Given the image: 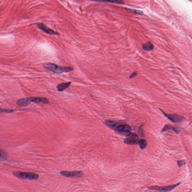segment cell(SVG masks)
Returning <instances> with one entry per match:
<instances>
[{
	"mask_svg": "<svg viewBox=\"0 0 192 192\" xmlns=\"http://www.w3.org/2000/svg\"><path fill=\"white\" fill-rule=\"evenodd\" d=\"M45 69L52 71L57 74H60L64 73H68L73 71V69L71 67H60L53 63H47L44 65Z\"/></svg>",
	"mask_w": 192,
	"mask_h": 192,
	"instance_id": "obj_1",
	"label": "cell"
},
{
	"mask_svg": "<svg viewBox=\"0 0 192 192\" xmlns=\"http://www.w3.org/2000/svg\"><path fill=\"white\" fill-rule=\"evenodd\" d=\"M124 140V143L126 144L132 145H136L138 144L139 137L136 133H131Z\"/></svg>",
	"mask_w": 192,
	"mask_h": 192,
	"instance_id": "obj_4",
	"label": "cell"
},
{
	"mask_svg": "<svg viewBox=\"0 0 192 192\" xmlns=\"http://www.w3.org/2000/svg\"><path fill=\"white\" fill-rule=\"evenodd\" d=\"M13 110L11 109H5L0 108V113H11Z\"/></svg>",
	"mask_w": 192,
	"mask_h": 192,
	"instance_id": "obj_18",
	"label": "cell"
},
{
	"mask_svg": "<svg viewBox=\"0 0 192 192\" xmlns=\"http://www.w3.org/2000/svg\"><path fill=\"white\" fill-rule=\"evenodd\" d=\"M7 158L6 154L2 149H0V159H5Z\"/></svg>",
	"mask_w": 192,
	"mask_h": 192,
	"instance_id": "obj_16",
	"label": "cell"
},
{
	"mask_svg": "<svg viewBox=\"0 0 192 192\" xmlns=\"http://www.w3.org/2000/svg\"><path fill=\"white\" fill-rule=\"evenodd\" d=\"M128 10L136 14H142L143 13V12L139 11V10L131 9H128Z\"/></svg>",
	"mask_w": 192,
	"mask_h": 192,
	"instance_id": "obj_17",
	"label": "cell"
},
{
	"mask_svg": "<svg viewBox=\"0 0 192 192\" xmlns=\"http://www.w3.org/2000/svg\"><path fill=\"white\" fill-rule=\"evenodd\" d=\"M137 73L136 72H134V73H133L131 75V76H130V78H133L134 77H136V76H137Z\"/></svg>",
	"mask_w": 192,
	"mask_h": 192,
	"instance_id": "obj_21",
	"label": "cell"
},
{
	"mask_svg": "<svg viewBox=\"0 0 192 192\" xmlns=\"http://www.w3.org/2000/svg\"><path fill=\"white\" fill-rule=\"evenodd\" d=\"M14 174L15 176L21 179L35 180L39 178V174L33 172H15Z\"/></svg>",
	"mask_w": 192,
	"mask_h": 192,
	"instance_id": "obj_2",
	"label": "cell"
},
{
	"mask_svg": "<svg viewBox=\"0 0 192 192\" xmlns=\"http://www.w3.org/2000/svg\"><path fill=\"white\" fill-rule=\"evenodd\" d=\"M173 130L175 132V133H178L179 132L178 130L175 128V127H173L172 126L170 125H165V127L163 128L162 129V132H163L166 131H168V130Z\"/></svg>",
	"mask_w": 192,
	"mask_h": 192,
	"instance_id": "obj_14",
	"label": "cell"
},
{
	"mask_svg": "<svg viewBox=\"0 0 192 192\" xmlns=\"http://www.w3.org/2000/svg\"><path fill=\"white\" fill-rule=\"evenodd\" d=\"M105 2H111L112 3L119 4H123L124 3V2H123L122 1H105Z\"/></svg>",
	"mask_w": 192,
	"mask_h": 192,
	"instance_id": "obj_19",
	"label": "cell"
},
{
	"mask_svg": "<svg viewBox=\"0 0 192 192\" xmlns=\"http://www.w3.org/2000/svg\"><path fill=\"white\" fill-rule=\"evenodd\" d=\"M143 49L147 51H151L153 49L154 46L153 44L150 42H148L143 44L142 46Z\"/></svg>",
	"mask_w": 192,
	"mask_h": 192,
	"instance_id": "obj_13",
	"label": "cell"
},
{
	"mask_svg": "<svg viewBox=\"0 0 192 192\" xmlns=\"http://www.w3.org/2000/svg\"><path fill=\"white\" fill-rule=\"evenodd\" d=\"M138 143L140 148L142 149H145L147 146V142L145 139H140Z\"/></svg>",
	"mask_w": 192,
	"mask_h": 192,
	"instance_id": "obj_15",
	"label": "cell"
},
{
	"mask_svg": "<svg viewBox=\"0 0 192 192\" xmlns=\"http://www.w3.org/2000/svg\"><path fill=\"white\" fill-rule=\"evenodd\" d=\"M31 103L29 98H21L17 101L16 103L17 105L20 107L27 106Z\"/></svg>",
	"mask_w": 192,
	"mask_h": 192,
	"instance_id": "obj_11",
	"label": "cell"
},
{
	"mask_svg": "<svg viewBox=\"0 0 192 192\" xmlns=\"http://www.w3.org/2000/svg\"><path fill=\"white\" fill-rule=\"evenodd\" d=\"M29 98L31 102H36V103H41L44 104H47L49 102V99L46 98L31 97Z\"/></svg>",
	"mask_w": 192,
	"mask_h": 192,
	"instance_id": "obj_9",
	"label": "cell"
},
{
	"mask_svg": "<svg viewBox=\"0 0 192 192\" xmlns=\"http://www.w3.org/2000/svg\"><path fill=\"white\" fill-rule=\"evenodd\" d=\"M163 113L164 115L166 118H168L170 121L174 123L181 122L184 119V118L181 115H177V114H166L162 110H160Z\"/></svg>",
	"mask_w": 192,
	"mask_h": 192,
	"instance_id": "obj_6",
	"label": "cell"
},
{
	"mask_svg": "<svg viewBox=\"0 0 192 192\" xmlns=\"http://www.w3.org/2000/svg\"><path fill=\"white\" fill-rule=\"evenodd\" d=\"M114 130L120 135L127 137L131 133V128L128 125L120 124L117 126Z\"/></svg>",
	"mask_w": 192,
	"mask_h": 192,
	"instance_id": "obj_3",
	"label": "cell"
},
{
	"mask_svg": "<svg viewBox=\"0 0 192 192\" xmlns=\"http://www.w3.org/2000/svg\"><path fill=\"white\" fill-rule=\"evenodd\" d=\"M71 82H69L67 83H61L58 85L57 86V89L59 92H63L65 89L68 88L71 85Z\"/></svg>",
	"mask_w": 192,
	"mask_h": 192,
	"instance_id": "obj_12",
	"label": "cell"
},
{
	"mask_svg": "<svg viewBox=\"0 0 192 192\" xmlns=\"http://www.w3.org/2000/svg\"><path fill=\"white\" fill-rule=\"evenodd\" d=\"M180 184V183H179L178 184L173 185L165 186V187H162L153 186L149 187L148 188L150 189V190H156L163 192H168L171 191L173 189L177 187V186L179 185Z\"/></svg>",
	"mask_w": 192,
	"mask_h": 192,
	"instance_id": "obj_7",
	"label": "cell"
},
{
	"mask_svg": "<svg viewBox=\"0 0 192 192\" xmlns=\"http://www.w3.org/2000/svg\"><path fill=\"white\" fill-rule=\"evenodd\" d=\"M177 162H178V166L179 167L182 166V165H185L186 163L185 161V160L178 161Z\"/></svg>",
	"mask_w": 192,
	"mask_h": 192,
	"instance_id": "obj_20",
	"label": "cell"
},
{
	"mask_svg": "<svg viewBox=\"0 0 192 192\" xmlns=\"http://www.w3.org/2000/svg\"><path fill=\"white\" fill-rule=\"evenodd\" d=\"M37 26L39 29H40V30H42V31L47 33V34L50 35H57V36L59 35V33L47 27L46 26H45L44 24H42V23H38Z\"/></svg>",
	"mask_w": 192,
	"mask_h": 192,
	"instance_id": "obj_8",
	"label": "cell"
},
{
	"mask_svg": "<svg viewBox=\"0 0 192 192\" xmlns=\"http://www.w3.org/2000/svg\"><path fill=\"white\" fill-rule=\"evenodd\" d=\"M105 124L107 127L114 130L119 125L122 124V122L120 121H111V120H107L105 122Z\"/></svg>",
	"mask_w": 192,
	"mask_h": 192,
	"instance_id": "obj_10",
	"label": "cell"
},
{
	"mask_svg": "<svg viewBox=\"0 0 192 192\" xmlns=\"http://www.w3.org/2000/svg\"><path fill=\"white\" fill-rule=\"evenodd\" d=\"M60 174L68 178H81L83 176V173L79 171H61Z\"/></svg>",
	"mask_w": 192,
	"mask_h": 192,
	"instance_id": "obj_5",
	"label": "cell"
}]
</instances>
